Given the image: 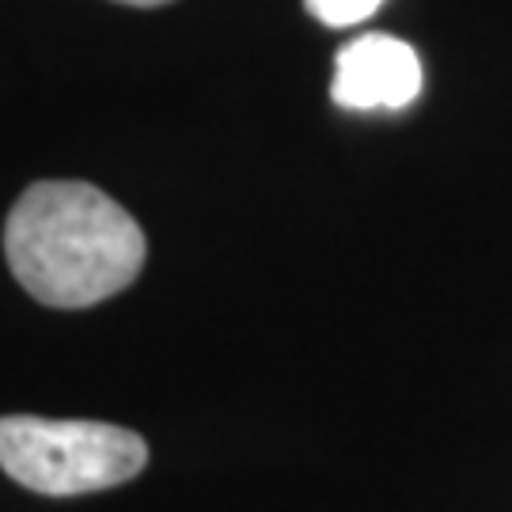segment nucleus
Returning <instances> with one entry per match:
<instances>
[{"label":"nucleus","instance_id":"1","mask_svg":"<svg viewBox=\"0 0 512 512\" xmlns=\"http://www.w3.org/2000/svg\"><path fill=\"white\" fill-rule=\"evenodd\" d=\"M141 224L92 183H35L4 224L8 270L46 308H92L145 266Z\"/></svg>","mask_w":512,"mask_h":512},{"label":"nucleus","instance_id":"2","mask_svg":"<svg viewBox=\"0 0 512 512\" xmlns=\"http://www.w3.org/2000/svg\"><path fill=\"white\" fill-rule=\"evenodd\" d=\"M145 463L148 444L122 425L35 414L0 418V471L35 494H99L137 478Z\"/></svg>","mask_w":512,"mask_h":512},{"label":"nucleus","instance_id":"3","mask_svg":"<svg viewBox=\"0 0 512 512\" xmlns=\"http://www.w3.org/2000/svg\"><path fill=\"white\" fill-rule=\"evenodd\" d=\"M418 50L391 35H361L334 57L330 99L346 110H403L421 95Z\"/></svg>","mask_w":512,"mask_h":512},{"label":"nucleus","instance_id":"4","mask_svg":"<svg viewBox=\"0 0 512 512\" xmlns=\"http://www.w3.org/2000/svg\"><path fill=\"white\" fill-rule=\"evenodd\" d=\"M304 4L327 27H353V23H365L384 0H304Z\"/></svg>","mask_w":512,"mask_h":512},{"label":"nucleus","instance_id":"5","mask_svg":"<svg viewBox=\"0 0 512 512\" xmlns=\"http://www.w3.org/2000/svg\"><path fill=\"white\" fill-rule=\"evenodd\" d=\"M118 4H129V8H160V4H171V0H118Z\"/></svg>","mask_w":512,"mask_h":512}]
</instances>
